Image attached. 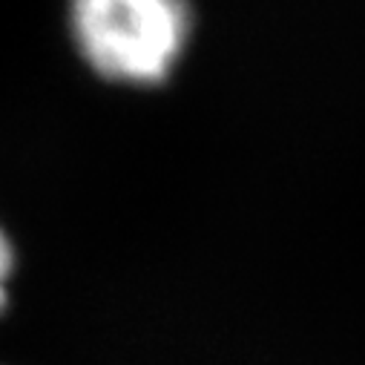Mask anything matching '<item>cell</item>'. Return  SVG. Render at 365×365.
<instances>
[{
  "mask_svg": "<svg viewBox=\"0 0 365 365\" xmlns=\"http://www.w3.org/2000/svg\"><path fill=\"white\" fill-rule=\"evenodd\" d=\"M72 32L96 72L124 83H158L190 38L187 0H72Z\"/></svg>",
  "mask_w": 365,
  "mask_h": 365,
  "instance_id": "6da1fadb",
  "label": "cell"
},
{
  "mask_svg": "<svg viewBox=\"0 0 365 365\" xmlns=\"http://www.w3.org/2000/svg\"><path fill=\"white\" fill-rule=\"evenodd\" d=\"M12 264H15L12 245H9V239L4 236V230H0V308H4V302H6V282H9Z\"/></svg>",
  "mask_w": 365,
  "mask_h": 365,
  "instance_id": "7a4b0ae2",
  "label": "cell"
}]
</instances>
